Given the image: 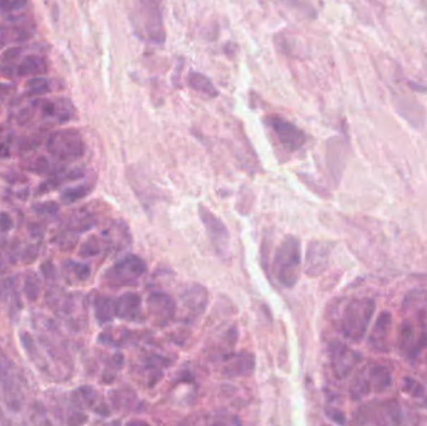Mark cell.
<instances>
[{
  "label": "cell",
  "mask_w": 427,
  "mask_h": 426,
  "mask_svg": "<svg viewBox=\"0 0 427 426\" xmlns=\"http://www.w3.org/2000/svg\"><path fill=\"white\" fill-rule=\"evenodd\" d=\"M303 263L301 243L299 237H289L282 240L276 249L272 261V273L276 280L285 288H294L300 278Z\"/></svg>",
  "instance_id": "6da1fadb"
},
{
  "label": "cell",
  "mask_w": 427,
  "mask_h": 426,
  "mask_svg": "<svg viewBox=\"0 0 427 426\" xmlns=\"http://www.w3.org/2000/svg\"><path fill=\"white\" fill-rule=\"evenodd\" d=\"M131 23L138 37L146 42L162 44L165 42V30L162 14L157 4L150 1L138 3L131 11Z\"/></svg>",
  "instance_id": "7a4b0ae2"
},
{
  "label": "cell",
  "mask_w": 427,
  "mask_h": 426,
  "mask_svg": "<svg viewBox=\"0 0 427 426\" xmlns=\"http://www.w3.org/2000/svg\"><path fill=\"white\" fill-rule=\"evenodd\" d=\"M48 149L60 160H76L85 153L84 141L76 129L60 130L54 133L49 139Z\"/></svg>",
  "instance_id": "3957f363"
},
{
  "label": "cell",
  "mask_w": 427,
  "mask_h": 426,
  "mask_svg": "<svg viewBox=\"0 0 427 426\" xmlns=\"http://www.w3.org/2000/svg\"><path fill=\"white\" fill-rule=\"evenodd\" d=\"M373 305L368 300H355L347 305L342 318V331L350 339L359 340L363 338L366 329V324L370 320Z\"/></svg>",
  "instance_id": "277c9868"
},
{
  "label": "cell",
  "mask_w": 427,
  "mask_h": 426,
  "mask_svg": "<svg viewBox=\"0 0 427 426\" xmlns=\"http://www.w3.org/2000/svg\"><path fill=\"white\" fill-rule=\"evenodd\" d=\"M266 124L269 125V128L275 134L276 139L287 150H299L306 141V135L303 130L279 115L267 117Z\"/></svg>",
  "instance_id": "5b68a950"
},
{
  "label": "cell",
  "mask_w": 427,
  "mask_h": 426,
  "mask_svg": "<svg viewBox=\"0 0 427 426\" xmlns=\"http://www.w3.org/2000/svg\"><path fill=\"white\" fill-rule=\"evenodd\" d=\"M199 215L205 227L208 235L210 237L212 247L222 259L227 258L230 254V234L227 225L206 206H199Z\"/></svg>",
  "instance_id": "8992f818"
},
{
  "label": "cell",
  "mask_w": 427,
  "mask_h": 426,
  "mask_svg": "<svg viewBox=\"0 0 427 426\" xmlns=\"http://www.w3.org/2000/svg\"><path fill=\"white\" fill-rule=\"evenodd\" d=\"M145 271L144 260L136 255H128L110 269L109 280L116 286L134 285Z\"/></svg>",
  "instance_id": "52a82bcc"
},
{
  "label": "cell",
  "mask_w": 427,
  "mask_h": 426,
  "mask_svg": "<svg viewBox=\"0 0 427 426\" xmlns=\"http://www.w3.org/2000/svg\"><path fill=\"white\" fill-rule=\"evenodd\" d=\"M209 300V294L200 284H188L180 292V302L186 320L193 321L205 312Z\"/></svg>",
  "instance_id": "ba28073f"
},
{
  "label": "cell",
  "mask_w": 427,
  "mask_h": 426,
  "mask_svg": "<svg viewBox=\"0 0 427 426\" xmlns=\"http://www.w3.org/2000/svg\"><path fill=\"white\" fill-rule=\"evenodd\" d=\"M146 304L154 323L159 326L170 323L176 313L175 302L167 292H152L148 297Z\"/></svg>",
  "instance_id": "9c48e42d"
},
{
  "label": "cell",
  "mask_w": 427,
  "mask_h": 426,
  "mask_svg": "<svg viewBox=\"0 0 427 426\" xmlns=\"http://www.w3.org/2000/svg\"><path fill=\"white\" fill-rule=\"evenodd\" d=\"M331 244L325 242H311L308 244L305 258V273L310 276L321 274L329 263Z\"/></svg>",
  "instance_id": "30bf717a"
},
{
  "label": "cell",
  "mask_w": 427,
  "mask_h": 426,
  "mask_svg": "<svg viewBox=\"0 0 427 426\" xmlns=\"http://www.w3.org/2000/svg\"><path fill=\"white\" fill-rule=\"evenodd\" d=\"M329 351H330L331 365L336 377L340 379L345 378L356 364V353L337 341H334L331 344Z\"/></svg>",
  "instance_id": "8fae6325"
},
{
  "label": "cell",
  "mask_w": 427,
  "mask_h": 426,
  "mask_svg": "<svg viewBox=\"0 0 427 426\" xmlns=\"http://www.w3.org/2000/svg\"><path fill=\"white\" fill-rule=\"evenodd\" d=\"M255 370V356L249 351H241L227 359L224 365V374L230 378L250 377Z\"/></svg>",
  "instance_id": "7c38bea8"
},
{
  "label": "cell",
  "mask_w": 427,
  "mask_h": 426,
  "mask_svg": "<svg viewBox=\"0 0 427 426\" xmlns=\"http://www.w3.org/2000/svg\"><path fill=\"white\" fill-rule=\"evenodd\" d=\"M140 310L141 297L136 292H126L115 302V314L128 321L139 318Z\"/></svg>",
  "instance_id": "4fadbf2b"
},
{
  "label": "cell",
  "mask_w": 427,
  "mask_h": 426,
  "mask_svg": "<svg viewBox=\"0 0 427 426\" xmlns=\"http://www.w3.org/2000/svg\"><path fill=\"white\" fill-rule=\"evenodd\" d=\"M188 84H189L190 88H193L196 92L204 94L206 97H215L219 94L217 88L211 83L210 79L204 74H201V73L191 71L188 76Z\"/></svg>",
  "instance_id": "5bb4252c"
},
{
  "label": "cell",
  "mask_w": 427,
  "mask_h": 426,
  "mask_svg": "<svg viewBox=\"0 0 427 426\" xmlns=\"http://www.w3.org/2000/svg\"><path fill=\"white\" fill-rule=\"evenodd\" d=\"M47 61L38 55H29L19 65V76H37L47 73Z\"/></svg>",
  "instance_id": "9a60e30c"
},
{
  "label": "cell",
  "mask_w": 427,
  "mask_h": 426,
  "mask_svg": "<svg viewBox=\"0 0 427 426\" xmlns=\"http://www.w3.org/2000/svg\"><path fill=\"white\" fill-rule=\"evenodd\" d=\"M90 187L88 185H79L76 188H69V189L65 190L64 193L61 194V200L64 201L65 204H71L76 200L83 199L85 198L89 193H90Z\"/></svg>",
  "instance_id": "2e32d148"
},
{
  "label": "cell",
  "mask_w": 427,
  "mask_h": 426,
  "mask_svg": "<svg viewBox=\"0 0 427 426\" xmlns=\"http://www.w3.org/2000/svg\"><path fill=\"white\" fill-rule=\"evenodd\" d=\"M28 93L29 95H42L49 92V83L44 78H34L32 81H28Z\"/></svg>",
  "instance_id": "e0dca14e"
},
{
  "label": "cell",
  "mask_w": 427,
  "mask_h": 426,
  "mask_svg": "<svg viewBox=\"0 0 427 426\" xmlns=\"http://www.w3.org/2000/svg\"><path fill=\"white\" fill-rule=\"evenodd\" d=\"M34 211L39 215H54L59 211V206L55 201H45L32 206Z\"/></svg>",
  "instance_id": "ac0fdd59"
},
{
  "label": "cell",
  "mask_w": 427,
  "mask_h": 426,
  "mask_svg": "<svg viewBox=\"0 0 427 426\" xmlns=\"http://www.w3.org/2000/svg\"><path fill=\"white\" fill-rule=\"evenodd\" d=\"M99 252H100V243L97 237H92L90 239H88L87 243L83 245L80 254L84 256H92V255H97Z\"/></svg>",
  "instance_id": "d6986e66"
},
{
  "label": "cell",
  "mask_w": 427,
  "mask_h": 426,
  "mask_svg": "<svg viewBox=\"0 0 427 426\" xmlns=\"http://www.w3.org/2000/svg\"><path fill=\"white\" fill-rule=\"evenodd\" d=\"M50 169V162L48 159L45 157H40L38 159H35L34 162V167H32V172L35 173L44 174L48 172Z\"/></svg>",
  "instance_id": "ffe728a7"
},
{
  "label": "cell",
  "mask_w": 427,
  "mask_h": 426,
  "mask_svg": "<svg viewBox=\"0 0 427 426\" xmlns=\"http://www.w3.org/2000/svg\"><path fill=\"white\" fill-rule=\"evenodd\" d=\"M13 227H14V223H13L11 215L4 211L0 213V230L4 232H11Z\"/></svg>",
  "instance_id": "44dd1931"
},
{
  "label": "cell",
  "mask_w": 427,
  "mask_h": 426,
  "mask_svg": "<svg viewBox=\"0 0 427 426\" xmlns=\"http://www.w3.org/2000/svg\"><path fill=\"white\" fill-rule=\"evenodd\" d=\"M27 6L25 1H0V11H16Z\"/></svg>",
  "instance_id": "7402d4cb"
},
{
  "label": "cell",
  "mask_w": 427,
  "mask_h": 426,
  "mask_svg": "<svg viewBox=\"0 0 427 426\" xmlns=\"http://www.w3.org/2000/svg\"><path fill=\"white\" fill-rule=\"evenodd\" d=\"M16 28H8L0 25V48L4 47L8 42H11V34L14 32Z\"/></svg>",
  "instance_id": "603a6c76"
},
{
  "label": "cell",
  "mask_w": 427,
  "mask_h": 426,
  "mask_svg": "<svg viewBox=\"0 0 427 426\" xmlns=\"http://www.w3.org/2000/svg\"><path fill=\"white\" fill-rule=\"evenodd\" d=\"M19 55H20V49H9V50H6V53L3 54L1 59H3V61H9V60L13 61V60H16Z\"/></svg>",
  "instance_id": "cb8c5ba5"
},
{
  "label": "cell",
  "mask_w": 427,
  "mask_h": 426,
  "mask_svg": "<svg viewBox=\"0 0 427 426\" xmlns=\"http://www.w3.org/2000/svg\"><path fill=\"white\" fill-rule=\"evenodd\" d=\"M42 110H43V113L45 115H53L56 112V107H55V104L53 103H44L43 107H42Z\"/></svg>",
  "instance_id": "d4e9b609"
},
{
  "label": "cell",
  "mask_w": 427,
  "mask_h": 426,
  "mask_svg": "<svg viewBox=\"0 0 427 426\" xmlns=\"http://www.w3.org/2000/svg\"><path fill=\"white\" fill-rule=\"evenodd\" d=\"M29 110H30V108L23 109L22 113L19 114V117H18V122H19L20 124L27 123L28 120L30 119V113H29Z\"/></svg>",
  "instance_id": "484cf974"
},
{
  "label": "cell",
  "mask_w": 427,
  "mask_h": 426,
  "mask_svg": "<svg viewBox=\"0 0 427 426\" xmlns=\"http://www.w3.org/2000/svg\"><path fill=\"white\" fill-rule=\"evenodd\" d=\"M125 426H152L148 421L140 420V419H133L126 422Z\"/></svg>",
  "instance_id": "4316f807"
},
{
  "label": "cell",
  "mask_w": 427,
  "mask_h": 426,
  "mask_svg": "<svg viewBox=\"0 0 427 426\" xmlns=\"http://www.w3.org/2000/svg\"><path fill=\"white\" fill-rule=\"evenodd\" d=\"M235 421H236V419L234 418V419H231L230 421L222 420L220 422H217V424H215L214 426H240L239 425V422L235 424Z\"/></svg>",
  "instance_id": "83f0119b"
}]
</instances>
